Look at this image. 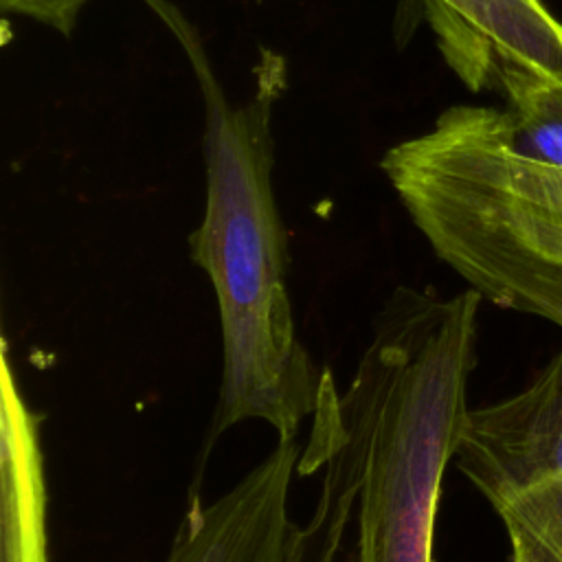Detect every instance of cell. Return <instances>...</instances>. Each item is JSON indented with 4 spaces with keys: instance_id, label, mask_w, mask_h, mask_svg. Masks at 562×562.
<instances>
[{
    "instance_id": "6",
    "label": "cell",
    "mask_w": 562,
    "mask_h": 562,
    "mask_svg": "<svg viewBox=\"0 0 562 562\" xmlns=\"http://www.w3.org/2000/svg\"><path fill=\"white\" fill-rule=\"evenodd\" d=\"M439 50L470 90L503 61L562 81V22L542 0H424Z\"/></svg>"
},
{
    "instance_id": "3",
    "label": "cell",
    "mask_w": 562,
    "mask_h": 562,
    "mask_svg": "<svg viewBox=\"0 0 562 562\" xmlns=\"http://www.w3.org/2000/svg\"><path fill=\"white\" fill-rule=\"evenodd\" d=\"M380 167L470 290L562 327V167L516 151L507 112L452 105Z\"/></svg>"
},
{
    "instance_id": "5",
    "label": "cell",
    "mask_w": 562,
    "mask_h": 562,
    "mask_svg": "<svg viewBox=\"0 0 562 562\" xmlns=\"http://www.w3.org/2000/svg\"><path fill=\"white\" fill-rule=\"evenodd\" d=\"M301 446L279 439L270 454L228 492L193 498L162 562H285L294 520L288 496Z\"/></svg>"
},
{
    "instance_id": "10",
    "label": "cell",
    "mask_w": 562,
    "mask_h": 562,
    "mask_svg": "<svg viewBox=\"0 0 562 562\" xmlns=\"http://www.w3.org/2000/svg\"><path fill=\"white\" fill-rule=\"evenodd\" d=\"M88 2L90 0H0V7L4 13L33 20L68 37Z\"/></svg>"
},
{
    "instance_id": "8",
    "label": "cell",
    "mask_w": 562,
    "mask_h": 562,
    "mask_svg": "<svg viewBox=\"0 0 562 562\" xmlns=\"http://www.w3.org/2000/svg\"><path fill=\"white\" fill-rule=\"evenodd\" d=\"M7 340L0 353L2 430H0V496H2V562H48L46 479L40 446V422L18 384Z\"/></svg>"
},
{
    "instance_id": "4",
    "label": "cell",
    "mask_w": 562,
    "mask_h": 562,
    "mask_svg": "<svg viewBox=\"0 0 562 562\" xmlns=\"http://www.w3.org/2000/svg\"><path fill=\"white\" fill-rule=\"evenodd\" d=\"M452 461L507 536L562 562V347L522 391L468 411Z\"/></svg>"
},
{
    "instance_id": "2",
    "label": "cell",
    "mask_w": 562,
    "mask_h": 562,
    "mask_svg": "<svg viewBox=\"0 0 562 562\" xmlns=\"http://www.w3.org/2000/svg\"><path fill=\"white\" fill-rule=\"evenodd\" d=\"M481 296L397 288L342 400L362 432L358 562H432L441 481L468 417Z\"/></svg>"
},
{
    "instance_id": "7",
    "label": "cell",
    "mask_w": 562,
    "mask_h": 562,
    "mask_svg": "<svg viewBox=\"0 0 562 562\" xmlns=\"http://www.w3.org/2000/svg\"><path fill=\"white\" fill-rule=\"evenodd\" d=\"M360 468L358 419L342 404L338 386L325 384L296 463L301 476L321 472V490L310 518L294 522L285 562H358Z\"/></svg>"
},
{
    "instance_id": "11",
    "label": "cell",
    "mask_w": 562,
    "mask_h": 562,
    "mask_svg": "<svg viewBox=\"0 0 562 562\" xmlns=\"http://www.w3.org/2000/svg\"><path fill=\"white\" fill-rule=\"evenodd\" d=\"M509 542H512V562H555L538 544H533L522 536H509Z\"/></svg>"
},
{
    "instance_id": "1",
    "label": "cell",
    "mask_w": 562,
    "mask_h": 562,
    "mask_svg": "<svg viewBox=\"0 0 562 562\" xmlns=\"http://www.w3.org/2000/svg\"><path fill=\"white\" fill-rule=\"evenodd\" d=\"M206 101V198L189 235L191 261L215 292L222 329V382L209 443L241 422H266L294 439L312 419L323 369L296 336L285 283V233L272 193V105L283 90V59L266 53L255 92L231 105L195 48Z\"/></svg>"
},
{
    "instance_id": "9",
    "label": "cell",
    "mask_w": 562,
    "mask_h": 562,
    "mask_svg": "<svg viewBox=\"0 0 562 562\" xmlns=\"http://www.w3.org/2000/svg\"><path fill=\"white\" fill-rule=\"evenodd\" d=\"M494 81L509 101L516 151L562 167V81L512 61L498 64Z\"/></svg>"
}]
</instances>
